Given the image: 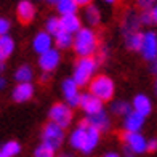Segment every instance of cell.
Returning a JSON list of instances; mask_svg holds the SVG:
<instances>
[{"label":"cell","instance_id":"1","mask_svg":"<svg viewBox=\"0 0 157 157\" xmlns=\"http://www.w3.org/2000/svg\"><path fill=\"white\" fill-rule=\"evenodd\" d=\"M99 48L98 34L91 27H82L78 32L74 34L72 50L77 58H87V56H96Z\"/></svg>","mask_w":157,"mask_h":157},{"label":"cell","instance_id":"2","mask_svg":"<svg viewBox=\"0 0 157 157\" xmlns=\"http://www.w3.org/2000/svg\"><path fill=\"white\" fill-rule=\"evenodd\" d=\"M99 63L96 59V56H87V58H78L74 64L72 71V78L77 82V85L80 88L87 87V85L93 80V77L96 75Z\"/></svg>","mask_w":157,"mask_h":157},{"label":"cell","instance_id":"3","mask_svg":"<svg viewBox=\"0 0 157 157\" xmlns=\"http://www.w3.org/2000/svg\"><path fill=\"white\" fill-rule=\"evenodd\" d=\"M88 91L93 93L96 98H99L101 101L108 103V101H112L114 95H116V83H114L111 77L99 74V75H95L93 80L88 83Z\"/></svg>","mask_w":157,"mask_h":157},{"label":"cell","instance_id":"4","mask_svg":"<svg viewBox=\"0 0 157 157\" xmlns=\"http://www.w3.org/2000/svg\"><path fill=\"white\" fill-rule=\"evenodd\" d=\"M64 130H66V128H63L58 124H55V122L50 120V122L45 124L44 128H42V143L50 146V147H53L55 151H58V149L63 146L64 138H66Z\"/></svg>","mask_w":157,"mask_h":157},{"label":"cell","instance_id":"5","mask_svg":"<svg viewBox=\"0 0 157 157\" xmlns=\"http://www.w3.org/2000/svg\"><path fill=\"white\" fill-rule=\"evenodd\" d=\"M48 117L52 122L58 124L63 128H69V125L72 124L74 120V112L72 108L67 103H55L52 108H50Z\"/></svg>","mask_w":157,"mask_h":157},{"label":"cell","instance_id":"6","mask_svg":"<svg viewBox=\"0 0 157 157\" xmlns=\"http://www.w3.org/2000/svg\"><path fill=\"white\" fill-rule=\"evenodd\" d=\"M61 91H63V96H64V103H67L72 109L80 106V98H82L80 87L77 85V82L74 80L72 77L64 78V80H63Z\"/></svg>","mask_w":157,"mask_h":157},{"label":"cell","instance_id":"7","mask_svg":"<svg viewBox=\"0 0 157 157\" xmlns=\"http://www.w3.org/2000/svg\"><path fill=\"white\" fill-rule=\"evenodd\" d=\"M122 141L127 147H130L135 154H144L147 152V140L141 132H124Z\"/></svg>","mask_w":157,"mask_h":157},{"label":"cell","instance_id":"8","mask_svg":"<svg viewBox=\"0 0 157 157\" xmlns=\"http://www.w3.org/2000/svg\"><path fill=\"white\" fill-rule=\"evenodd\" d=\"M140 53L143 56V59L147 61V63H152L157 58V34L154 31L144 32L143 45L140 48Z\"/></svg>","mask_w":157,"mask_h":157},{"label":"cell","instance_id":"9","mask_svg":"<svg viewBox=\"0 0 157 157\" xmlns=\"http://www.w3.org/2000/svg\"><path fill=\"white\" fill-rule=\"evenodd\" d=\"M59 63H61V53L58 48H52L39 56V67L42 69V72L52 74L59 66Z\"/></svg>","mask_w":157,"mask_h":157},{"label":"cell","instance_id":"10","mask_svg":"<svg viewBox=\"0 0 157 157\" xmlns=\"http://www.w3.org/2000/svg\"><path fill=\"white\" fill-rule=\"evenodd\" d=\"M85 116H95V114L101 112L104 109V101H101L99 98H96L93 93H82V98H80V106H78Z\"/></svg>","mask_w":157,"mask_h":157},{"label":"cell","instance_id":"11","mask_svg":"<svg viewBox=\"0 0 157 157\" xmlns=\"http://www.w3.org/2000/svg\"><path fill=\"white\" fill-rule=\"evenodd\" d=\"M87 128H88V122L87 120H82L72 132L69 135V144L72 149L75 151H82L83 147V143H85V138H87Z\"/></svg>","mask_w":157,"mask_h":157},{"label":"cell","instance_id":"12","mask_svg":"<svg viewBox=\"0 0 157 157\" xmlns=\"http://www.w3.org/2000/svg\"><path fill=\"white\" fill-rule=\"evenodd\" d=\"M53 44H55V37H53V35L48 34L47 31H42V32H39L34 37L32 48H34V52L37 53V55H42V53L48 52V50H52L53 48Z\"/></svg>","mask_w":157,"mask_h":157},{"label":"cell","instance_id":"13","mask_svg":"<svg viewBox=\"0 0 157 157\" xmlns=\"http://www.w3.org/2000/svg\"><path fill=\"white\" fill-rule=\"evenodd\" d=\"M122 119H124V132H141L143 125H144V120H146V117L143 114L136 112L135 109H132Z\"/></svg>","mask_w":157,"mask_h":157},{"label":"cell","instance_id":"14","mask_svg":"<svg viewBox=\"0 0 157 157\" xmlns=\"http://www.w3.org/2000/svg\"><path fill=\"white\" fill-rule=\"evenodd\" d=\"M99 140H101V132L98 130L96 127L90 125L88 124V128H87V138H85V143H83V147H82V154L88 155L91 154L96 149V146L99 144Z\"/></svg>","mask_w":157,"mask_h":157},{"label":"cell","instance_id":"15","mask_svg":"<svg viewBox=\"0 0 157 157\" xmlns=\"http://www.w3.org/2000/svg\"><path fill=\"white\" fill-rule=\"evenodd\" d=\"M13 101L16 103H26L34 96V85L31 82H23L18 83L15 88H13Z\"/></svg>","mask_w":157,"mask_h":157},{"label":"cell","instance_id":"16","mask_svg":"<svg viewBox=\"0 0 157 157\" xmlns=\"http://www.w3.org/2000/svg\"><path fill=\"white\" fill-rule=\"evenodd\" d=\"M132 108L136 112L143 114L144 117H147L149 114L152 112V101H151V98H149L147 95L138 93L136 96L133 98V101H132Z\"/></svg>","mask_w":157,"mask_h":157},{"label":"cell","instance_id":"17","mask_svg":"<svg viewBox=\"0 0 157 157\" xmlns=\"http://www.w3.org/2000/svg\"><path fill=\"white\" fill-rule=\"evenodd\" d=\"M85 120H87L90 125L96 127L99 132H106V130H109V127H111V117L104 109L101 112L95 114V116H85Z\"/></svg>","mask_w":157,"mask_h":157},{"label":"cell","instance_id":"18","mask_svg":"<svg viewBox=\"0 0 157 157\" xmlns=\"http://www.w3.org/2000/svg\"><path fill=\"white\" fill-rule=\"evenodd\" d=\"M16 15H18V19L23 24H29L35 16V8L29 0H21L18 3V8H16Z\"/></svg>","mask_w":157,"mask_h":157},{"label":"cell","instance_id":"19","mask_svg":"<svg viewBox=\"0 0 157 157\" xmlns=\"http://www.w3.org/2000/svg\"><path fill=\"white\" fill-rule=\"evenodd\" d=\"M141 21H140V15H136L135 11H128L122 19V35L128 34V32H135L140 31L141 27Z\"/></svg>","mask_w":157,"mask_h":157},{"label":"cell","instance_id":"20","mask_svg":"<svg viewBox=\"0 0 157 157\" xmlns=\"http://www.w3.org/2000/svg\"><path fill=\"white\" fill-rule=\"evenodd\" d=\"M61 19V27L64 31H67L71 34H75L82 29V21L77 16V13H72V15H64L59 18Z\"/></svg>","mask_w":157,"mask_h":157},{"label":"cell","instance_id":"21","mask_svg":"<svg viewBox=\"0 0 157 157\" xmlns=\"http://www.w3.org/2000/svg\"><path fill=\"white\" fill-rule=\"evenodd\" d=\"M143 37H144V32H141V31L125 34L124 35V44H125L127 50H130V52H140V48L143 45Z\"/></svg>","mask_w":157,"mask_h":157},{"label":"cell","instance_id":"22","mask_svg":"<svg viewBox=\"0 0 157 157\" xmlns=\"http://www.w3.org/2000/svg\"><path fill=\"white\" fill-rule=\"evenodd\" d=\"M83 19L90 27H96L99 23H101V11L96 5L90 3L85 6V11H83Z\"/></svg>","mask_w":157,"mask_h":157},{"label":"cell","instance_id":"23","mask_svg":"<svg viewBox=\"0 0 157 157\" xmlns=\"http://www.w3.org/2000/svg\"><path fill=\"white\" fill-rule=\"evenodd\" d=\"M74 44V34H71L67 31L61 29L58 34L55 35V45L58 50H67V48H72Z\"/></svg>","mask_w":157,"mask_h":157},{"label":"cell","instance_id":"24","mask_svg":"<svg viewBox=\"0 0 157 157\" xmlns=\"http://www.w3.org/2000/svg\"><path fill=\"white\" fill-rule=\"evenodd\" d=\"M13 50H15V42H13V39L10 37V35H0V59L5 61L8 59Z\"/></svg>","mask_w":157,"mask_h":157},{"label":"cell","instance_id":"25","mask_svg":"<svg viewBox=\"0 0 157 157\" xmlns=\"http://www.w3.org/2000/svg\"><path fill=\"white\" fill-rule=\"evenodd\" d=\"M55 5H56V10H58V13L61 16L77 13V8H78V5H77L75 0H58Z\"/></svg>","mask_w":157,"mask_h":157},{"label":"cell","instance_id":"26","mask_svg":"<svg viewBox=\"0 0 157 157\" xmlns=\"http://www.w3.org/2000/svg\"><path fill=\"white\" fill-rule=\"evenodd\" d=\"M133 108L130 103L124 101V99H119V101H112L111 103V112L117 117H125L128 112H130Z\"/></svg>","mask_w":157,"mask_h":157},{"label":"cell","instance_id":"27","mask_svg":"<svg viewBox=\"0 0 157 157\" xmlns=\"http://www.w3.org/2000/svg\"><path fill=\"white\" fill-rule=\"evenodd\" d=\"M32 77H34V72H32L31 66H27V64H23V66L18 67V69H16V72H15V78H16V82H18V83L31 82V80H32Z\"/></svg>","mask_w":157,"mask_h":157},{"label":"cell","instance_id":"28","mask_svg":"<svg viewBox=\"0 0 157 157\" xmlns=\"http://www.w3.org/2000/svg\"><path fill=\"white\" fill-rule=\"evenodd\" d=\"M61 29H63V27H61V19H59V18L52 16V18L47 19V23H45V31H47L48 34H52L53 37H55V35L58 34Z\"/></svg>","mask_w":157,"mask_h":157},{"label":"cell","instance_id":"29","mask_svg":"<svg viewBox=\"0 0 157 157\" xmlns=\"http://www.w3.org/2000/svg\"><path fill=\"white\" fill-rule=\"evenodd\" d=\"M0 151L5 154V157H15V155L19 154L21 146H19V143H16V141H8V143H5V144L2 146Z\"/></svg>","mask_w":157,"mask_h":157},{"label":"cell","instance_id":"30","mask_svg":"<svg viewBox=\"0 0 157 157\" xmlns=\"http://www.w3.org/2000/svg\"><path fill=\"white\" fill-rule=\"evenodd\" d=\"M55 152L56 151L53 147H50V146L42 143V144L37 146V149L34 151V157H55Z\"/></svg>","mask_w":157,"mask_h":157},{"label":"cell","instance_id":"31","mask_svg":"<svg viewBox=\"0 0 157 157\" xmlns=\"http://www.w3.org/2000/svg\"><path fill=\"white\" fill-rule=\"evenodd\" d=\"M140 21L143 26H151L152 23V16H151V10H141L140 13Z\"/></svg>","mask_w":157,"mask_h":157},{"label":"cell","instance_id":"32","mask_svg":"<svg viewBox=\"0 0 157 157\" xmlns=\"http://www.w3.org/2000/svg\"><path fill=\"white\" fill-rule=\"evenodd\" d=\"M108 56H109V48H108V45H99L98 53H96V59H98V63H99V64L104 63Z\"/></svg>","mask_w":157,"mask_h":157},{"label":"cell","instance_id":"33","mask_svg":"<svg viewBox=\"0 0 157 157\" xmlns=\"http://www.w3.org/2000/svg\"><path fill=\"white\" fill-rule=\"evenodd\" d=\"M155 3H157V0H136V5L141 10H151Z\"/></svg>","mask_w":157,"mask_h":157},{"label":"cell","instance_id":"34","mask_svg":"<svg viewBox=\"0 0 157 157\" xmlns=\"http://www.w3.org/2000/svg\"><path fill=\"white\" fill-rule=\"evenodd\" d=\"M10 29V23L3 18H0V35H5Z\"/></svg>","mask_w":157,"mask_h":157},{"label":"cell","instance_id":"35","mask_svg":"<svg viewBox=\"0 0 157 157\" xmlns=\"http://www.w3.org/2000/svg\"><path fill=\"white\" fill-rule=\"evenodd\" d=\"M155 151H157V138H151V140H147V152L154 154Z\"/></svg>","mask_w":157,"mask_h":157},{"label":"cell","instance_id":"36","mask_svg":"<svg viewBox=\"0 0 157 157\" xmlns=\"http://www.w3.org/2000/svg\"><path fill=\"white\" fill-rule=\"evenodd\" d=\"M122 157H136V154H135L130 147L124 146V152H122Z\"/></svg>","mask_w":157,"mask_h":157},{"label":"cell","instance_id":"37","mask_svg":"<svg viewBox=\"0 0 157 157\" xmlns=\"http://www.w3.org/2000/svg\"><path fill=\"white\" fill-rule=\"evenodd\" d=\"M151 16H152V23L157 26V3L151 8Z\"/></svg>","mask_w":157,"mask_h":157},{"label":"cell","instance_id":"38","mask_svg":"<svg viewBox=\"0 0 157 157\" xmlns=\"http://www.w3.org/2000/svg\"><path fill=\"white\" fill-rule=\"evenodd\" d=\"M151 72L157 77V58H155V59L152 61V64H151Z\"/></svg>","mask_w":157,"mask_h":157},{"label":"cell","instance_id":"39","mask_svg":"<svg viewBox=\"0 0 157 157\" xmlns=\"http://www.w3.org/2000/svg\"><path fill=\"white\" fill-rule=\"evenodd\" d=\"M75 2H77L78 6H87V5L91 3V0H75Z\"/></svg>","mask_w":157,"mask_h":157},{"label":"cell","instance_id":"40","mask_svg":"<svg viewBox=\"0 0 157 157\" xmlns=\"http://www.w3.org/2000/svg\"><path fill=\"white\" fill-rule=\"evenodd\" d=\"M103 157H122L119 152H114V151H111V152H106Z\"/></svg>","mask_w":157,"mask_h":157},{"label":"cell","instance_id":"41","mask_svg":"<svg viewBox=\"0 0 157 157\" xmlns=\"http://www.w3.org/2000/svg\"><path fill=\"white\" fill-rule=\"evenodd\" d=\"M48 77H50V72H44V74H42V77H40V82H42V83L48 82Z\"/></svg>","mask_w":157,"mask_h":157},{"label":"cell","instance_id":"42","mask_svg":"<svg viewBox=\"0 0 157 157\" xmlns=\"http://www.w3.org/2000/svg\"><path fill=\"white\" fill-rule=\"evenodd\" d=\"M5 85H6V80H5L3 77H0V90H2V88H5Z\"/></svg>","mask_w":157,"mask_h":157},{"label":"cell","instance_id":"43","mask_svg":"<svg viewBox=\"0 0 157 157\" xmlns=\"http://www.w3.org/2000/svg\"><path fill=\"white\" fill-rule=\"evenodd\" d=\"M3 69H5V64H3V61H2V59H0V74L3 72Z\"/></svg>","mask_w":157,"mask_h":157},{"label":"cell","instance_id":"44","mask_svg":"<svg viewBox=\"0 0 157 157\" xmlns=\"http://www.w3.org/2000/svg\"><path fill=\"white\" fill-rule=\"evenodd\" d=\"M154 93L157 96V77H155V80H154Z\"/></svg>","mask_w":157,"mask_h":157},{"label":"cell","instance_id":"45","mask_svg":"<svg viewBox=\"0 0 157 157\" xmlns=\"http://www.w3.org/2000/svg\"><path fill=\"white\" fill-rule=\"evenodd\" d=\"M58 157H72V155H71V154H67V152H63V154H59Z\"/></svg>","mask_w":157,"mask_h":157},{"label":"cell","instance_id":"46","mask_svg":"<svg viewBox=\"0 0 157 157\" xmlns=\"http://www.w3.org/2000/svg\"><path fill=\"white\" fill-rule=\"evenodd\" d=\"M103 2H106V3H109V5H112V3H116L117 0H103Z\"/></svg>","mask_w":157,"mask_h":157},{"label":"cell","instance_id":"47","mask_svg":"<svg viewBox=\"0 0 157 157\" xmlns=\"http://www.w3.org/2000/svg\"><path fill=\"white\" fill-rule=\"evenodd\" d=\"M47 2H48V3H56L58 0H47Z\"/></svg>","mask_w":157,"mask_h":157},{"label":"cell","instance_id":"48","mask_svg":"<svg viewBox=\"0 0 157 157\" xmlns=\"http://www.w3.org/2000/svg\"><path fill=\"white\" fill-rule=\"evenodd\" d=\"M0 157H5V154H3L2 151H0Z\"/></svg>","mask_w":157,"mask_h":157}]
</instances>
